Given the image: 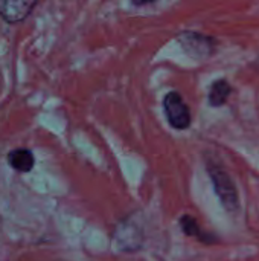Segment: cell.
<instances>
[{"mask_svg":"<svg viewBox=\"0 0 259 261\" xmlns=\"http://www.w3.org/2000/svg\"><path fill=\"white\" fill-rule=\"evenodd\" d=\"M206 170L211 177L214 191L223 208L229 213H237L240 210V196L231 174L215 162H208Z\"/></svg>","mask_w":259,"mask_h":261,"instance_id":"cell-1","label":"cell"},{"mask_svg":"<svg viewBox=\"0 0 259 261\" xmlns=\"http://www.w3.org/2000/svg\"><path fill=\"white\" fill-rule=\"evenodd\" d=\"M8 162L15 171L29 173L35 165V158H34L32 151H29L26 148H15L8 153Z\"/></svg>","mask_w":259,"mask_h":261,"instance_id":"cell-7","label":"cell"},{"mask_svg":"<svg viewBox=\"0 0 259 261\" xmlns=\"http://www.w3.org/2000/svg\"><path fill=\"white\" fill-rule=\"evenodd\" d=\"M180 228L182 231L188 236V237H194L197 239L198 242H203L206 245H214V243H218V239L215 236H211L208 232H205L202 229V226L197 223V220L188 214L182 216L180 217Z\"/></svg>","mask_w":259,"mask_h":261,"instance_id":"cell-6","label":"cell"},{"mask_svg":"<svg viewBox=\"0 0 259 261\" xmlns=\"http://www.w3.org/2000/svg\"><path fill=\"white\" fill-rule=\"evenodd\" d=\"M37 0H0V17L8 23L24 20L35 8Z\"/></svg>","mask_w":259,"mask_h":261,"instance_id":"cell-5","label":"cell"},{"mask_svg":"<svg viewBox=\"0 0 259 261\" xmlns=\"http://www.w3.org/2000/svg\"><path fill=\"white\" fill-rule=\"evenodd\" d=\"M179 41H180L182 47L185 49V52L195 60L209 58L215 49L214 38L198 34V32H191V31L182 32L179 35Z\"/></svg>","mask_w":259,"mask_h":261,"instance_id":"cell-3","label":"cell"},{"mask_svg":"<svg viewBox=\"0 0 259 261\" xmlns=\"http://www.w3.org/2000/svg\"><path fill=\"white\" fill-rule=\"evenodd\" d=\"M232 92V87L231 84L226 81V80H218L215 81L212 86H211V90H209V104L212 107H221L223 104H226L229 95Z\"/></svg>","mask_w":259,"mask_h":261,"instance_id":"cell-8","label":"cell"},{"mask_svg":"<svg viewBox=\"0 0 259 261\" xmlns=\"http://www.w3.org/2000/svg\"><path fill=\"white\" fill-rule=\"evenodd\" d=\"M131 2L136 6H143V5H148V3H154L156 0H131Z\"/></svg>","mask_w":259,"mask_h":261,"instance_id":"cell-9","label":"cell"},{"mask_svg":"<svg viewBox=\"0 0 259 261\" xmlns=\"http://www.w3.org/2000/svg\"><path fill=\"white\" fill-rule=\"evenodd\" d=\"M114 239H116L118 246L124 252H137V249L140 248V245L143 242V234L137 225L124 222L122 225L118 226Z\"/></svg>","mask_w":259,"mask_h":261,"instance_id":"cell-4","label":"cell"},{"mask_svg":"<svg viewBox=\"0 0 259 261\" xmlns=\"http://www.w3.org/2000/svg\"><path fill=\"white\" fill-rule=\"evenodd\" d=\"M165 115L168 122L176 130H186L191 125V112L189 107L185 104L183 98L177 92H171L163 99Z\"/></svg>","mask_w":259,"mask_h":261,"instance_id":"cell-2","label":"cell"}]
</instances>
